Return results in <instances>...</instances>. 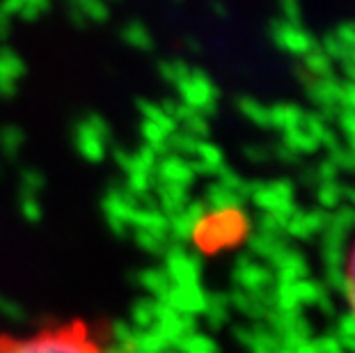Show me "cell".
I'll return each mask as SVG.
<instances>
[{"instance_id": "cell-1", "label": "cell", "mask_w": 355, "mask_h": 353, "mask_svg": "<svg viewBox=\"0 0 355 353\" xmlns=\"http://www.w3.org/2000/svg\"><path fill=\"white\" fill-rule=\"evenodd\" d=\"M0 353H126L83 319L51 321L28 330H0Z\"/></svg>"}, {"instance_id": "cell-2", "label": "cell", "mask_w": 355, "mask_h": 353, "mask_svg": "<svg viewBox=\"0 0 355 353\" xmlns=\"http://www.w3.org/2000/svg\"><path fill=\"white\" fill-rule=\"evenodd\" d=\"M344 294H346V303H349V310L355 319V241L351 243L344 259Z\"/></svg>"}]
</instances>
